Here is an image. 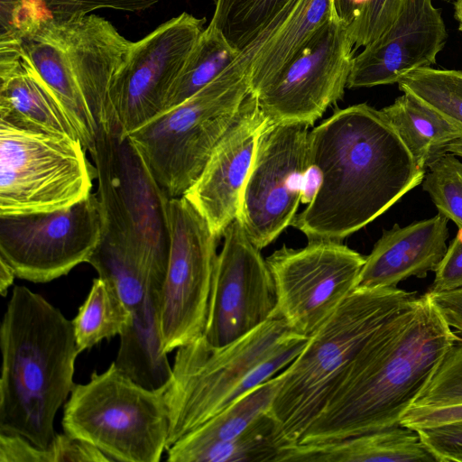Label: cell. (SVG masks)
<instances>
[{
  "label": "cell",
  "mask_w": 462,
  "mask_h": 462,
  "mask_svg": "<svg viewBox=\"0 0 462 462\" xmlns=\"http://www.w3.org/2000/svg\"><path fill=\"white\" fill-rule=\"evenodd\" d=\"M267 123L250 92L236 121L215 147L196 182L184 195L218 239L227 226L236 219L257 141Z\"/></svg>",
  "instance_id": "obj_19"
},
{
  "label": "cell",
  "mask_w": 462,
  "mask_h": 462,
  "mask_svg": "<svg viewBox=\"0 0 462 462\" xmlns=\"http://www.w3.org/2000/svg\"><path fill=\"white\" fill-rule=\"evenodd\" d=\"M282 447L279 424L268 411L235 438L199 450L190 462H275Z\"/></svg>",
  "instance_id": "obj_30"
},
{
  "label": "cell",
  "mask_w": 462,
  "mask_h": 462,
  "mask_svg": "<svg viewBox=\"0 0 462 462\" xmlns=\"http://www.w3.org/2000/svg\"><path fill=\"white\" fill-rule=\"evenodd\" d=\"M354 51L348 25L334 14L280 75L252 93L268 122L313 125L343 97Z\"/></svg>",
  "instance_id": "obj_15"
},
{
  "label": "cell",
  "mask_w": 462,
  "mask_h": 462,
  "mask_svg": "<svg viewBox=\"0 0 462 462\" xmlns=\"http://www.w3.org/2000/svg\"><path fill=\"white\" fill-rule=\"evenodd\" d=\"M61 423L65 433L111 461L158 462L170 429L164 386L148 389L113 362L101 374L94 371L88 383L74 385Z\"/></svg>",
  "instance_id": "obj_8"
},
{
  "label": "cell",
  "mask_w": 462,
  "mask_h": 462,
  "mask_svg": "<svg viewBox=\"0 0 462 462\" xmlns=\"http://www.w3.org/2000/svg\"><path fill=\"white\" fill-rule=\"evenodd\" d=\"M308 164L318 186L291 226L309 240L341 241L421 184L426 171L381 110L337 109L309 134Z\"/></svg>",
  "instance_id": "obj_1"
},
{
  "label": "cell",
  "mask_w": 462,
  "mask_h": 462,
  "mask_svg": "<svg viewBox=\"0 0 462 462\" xmlns=\"http://www.w3.org/2000/svg\"><path fill=\"white\" fill-rule=\"evenodd\" d=\"M0 462H54V452L35 446L25 438L0 433Z\"/></svg>",
  "instance_id": "obj_36"
},
{
  "label": "cell",
  "mask_w": 462,
  "mask_h": 462,
  "mask_svg": "<svg viewBox=\"0 0 462 462\" xmlns=\"http://www.w3.org/2000/svg\"><path fill=\"white\" fill-rule=\"evenodd\" d=\"M282 384L281 373L253 388L168 449L167 461L190 462L199 450L235 438L268 412Z\"/></svg>",
  "instance_id": "obj_25"
},
{
  "label": "cell",
  "mask_w": 462,
  "mask_h": 462,
  "mask_svg": "<svg viewBox=\"0 0 462 462\" xmlns=\"http://www.w3.org/2000/svg\"><path fill=\"white\" fill-rule=\"evenodd\" d=\"M246 50L217 78L180 104L162 111L127 138L169 199L196 182L251 92Z\"/></svg>",
  "instance_id": "obj_7"
},
{
  "label": "cell",
  "mask_w": 462,
  "mask_h": 462,
  "mask_svg": "<svg viewBox=\"0 0 462 462\" xmlns=\"http://www.w3.org/2000/svg\"><path fill=\"white\" fill-rule=\"evenodd\" d=\"M398 87L462 124V70L420 68L403 77Z\"/></svg>",
  "instance_id": "obj_31"
},
{
  "label": "cell",
  "mask_w": 462,
  "mask_h": 462,
  "mask_svg": "<svg viewBox=\"0 0 462 462\" xmlns=\"http://www.w3.org/2000/svg\"><path fill=\"white\" fill-rule=\"evenodd\" d=\"M417 432L437 462H462V422Z\"/></svg>",
  "instance_id": "obj_34"
},
{
  "label": "cell",
  "mask_w": 462,
  "mask_h": 462,
  "mask_svg": "<svg viewBox=\"0 0 462 462\" xmlns=\"http://www.w3.org/2000/svg\"><path fill=\"white\" fill-rule=\"evenodd\" d=\"M457 337L430 293L417 297L369 338L298 443L399 426Z\"/></svg>",
  "instance_id": "obj_2"
},
{
  "label": "cell",
  "mask_w": 462,
  "mask_h": 462,
  "mask_svg": "<svg viewBox=\"0 0 462 462\" xmlns=\"http://www.w3.org/2000/svg\"><path fill=\"white\" fill-rule=\"evenodd\" d=\"M367 0H332L334 14L348 26L359 14Z\"/></svg>",
  "instance_id": "obj_38"
},
{
  "label": "cell",
  "mask_w": 462,
  "mask_h": 462,
  "mask_svg": "<svg viewBox=\"0 0 462 462\" xmlns=\"http://www.w3.org/2000/svg\"><path fill=\"white\" fill-rule=\"evenodd\" d=\"M0 121L79 139L60 101L15 50L5 45H0Z\"/></svg>",
  "instance_id": "obj_21"
},
{
  "label": "cell",
  "mask_w": 462,
  "mask_h": 462,
  "mask_svg": "<svg viewBox=\"0 0 462 462\" xmlns=\"http://www.w3.org/2000/svg\"><path fill=\"white\" fill-rule=\"evenodd\" d=\"M88 263L110 281L131 312L132 321L120 336L116 366L148 389L164 385L172 368L162 351L160 312L168 265L101 238Z\"/></svg>",
  "instance_id": "obj_12"
},
{
  "label": "cell",
  "mask_w": 462,
  "mask_h": 462,
  "mask_svg": "<svg viewBox=\"0 0 462 462\" xmlns=\"http://www.w3.org/2000/svg\"><path fill=\"white\" fill-rule=\"evenodd\" d=\"M0 433L53 441L54 419L75 385L73 322L42 295L14 286L0 328Z\"/></svg>",
  "instance_id": "obj_3"
},
{
  "label": "cell",
  "mask_w": 462,
  "mask_h": 462,
  "mask_svg": "<svg viewBox=\"0 0 462 462\" xmlns=\"http://www.w3.org/2000/svg\"><path fill=\"white\" fill-rule=\"evenodd\" d=\"M15 277L16 274L13 267L0 258V293L3 297L6 296L8 289L13 285Z\"/></svg>",
  "instance_id": "obj_39"
},
{
  "label": "cell",
  "mask_w": 462,
  "mask_h": 462,
  "mask_svg": "<svg viewBox=\"0 0 462 462\" xmlns=\"http://www.w3.org/2000/svg\"><path fill=\"white\" fill-rule=\"evenodd\" d=\"M381 111L424 171L447 152L450 143L462 138V124L411 93L403 92Z\"/></svg>",
  "instance_id": "obj_23"
},
{
  "label": "cell",
  "mask_w": 462,
  "mask_h": 462,
  "mask_svg": "<svg viewBox=\"0 0 462 462\" xmlns=\"http://www.w3.org/2000/svg\"><path fill=\"white\" fill-rule=\"evenodd\" d=\"M454 10V17L458 22V30L462 32V0L455 1Z\"/></svg>",
  "instance_id": "obj_41"
},
{
  "label": "cell",
  "mask_w": 462,
  "mask_h": 462,
  "mask_svg": "<svg viewBox=\"0 0 462 462\" xmlns=\"http://www.w3.org/2000/svg\"><path fill=\"white\" fill-rule=\"evenodd\" d=\"M309 338L276 315L226 346H213L201 336L177 348L171 378L163 385L170 418L167 449L284 370Z\"/></svg>",
  "instance_id": "obj_5"
},
{
  "label": "cell",
  "mask_w": 462,
  "mask_h": 462,
  "mask_svg": "<svg viewBox=\"0 0 462 462\" xmlns=\"http://www.w3.org/2000/svg\"><path fill=\"white\" fill-rule=\"evenodd\" d=\"M131 321V312L116 286L105 278L94 279L89 293L72 319L79 354L104 339L120 337Z\"/></svg>",
  "instance_id": "obj_27"
},
{
  "label": "cell",
  "mask_w": 462,
  "mask_h": 462,
  "mask_svg": "<svg viewBox=\"0 0 462 462\" xmlns=\"http://www.w3.org/2000/svg\"><path fill=\"white\" fill-rule=\"evenodd\" d=\"M365 256L340 241L283 245L266 258L277 296L276 313L296 333L310 337L357 287Z\"/></svg>",
  "instance_id": "obj_13"
},
{
  "label": "cell",
  "mask_w": 462,
  "mask_h": 462,
  "mask_svg": "<svg viewBox=\"0 0 462 462\" xmlns=\"http://www.w3.org/2000/svg\"><path fill=\"white\" fill-rule=\"evenodd\" d=\"M333 15L332 0H300L253 56L248 69L251 92H257L280 75Z\"/></svg>",
  "instance_id": "obj_22"
},
{
  "label": "cell",
  "mask_w": 462,
  "mask_h": 462,
  "mask_svg": "<svg viewBox=\"0 0 462 462\" xmlns=\"http://www.w3.org/2000/svg\"><path fill=\"white\" fill-rule=\"evenodd\" d=\"M132 41L97 14L30 23L0 35L36 72L71 118L89 152L98 130L120 132L111 92Z\"/></svg>",
  "instance_id": "obj_4"
},
{
  "label": "cell",
  "mask_w": 462,
  "mask_h": 462,
  "mask_svg": "<svg viewBox=\"0 0 462 462\" xmlns=\"http://www.w3.org/2000/svg\"><path fill=\"white\" fill-rule=\"evenodd\" d=\"M103 228L97 193L53 211L0 216V258L16 277L48 282L88 263Z\"/></svg>",
  "instance_id": "obj_11"
},
{
  "label": "cell",
  "mask_w": 462,
  "mask_h": 462,
  "mask_svg": "<svg viewBox=\"0 0 462 462\" xmlns=\"http://www.w3.org/2000/svg\"><path fill=\"white\" fill-rule=\"evenodd\" d=\"M448 219L441 214L401 226L383 229L365 256L357 287H397L410 277L435 272L447 251Z\"/></svg>",
  "instance_id": "obj_20"
},
{
  "label": "cell",
  "mask_w": 462,
  "mask_h": 462,
  "mask_svg": "<svg viewBox=\"0 0 462 462\" xmlns=\"http://www.w3.org/2000/svg\"><path fill=\"white\" fill-rule=\"evenodd\" d=\"M205 23V18L183 12L132 42L111 92L123 136L162 111L167 94Z\"/></svg>",
  "instance_id": "obj_16"
},
{
  "label": "cell",
  "mask_w": 462,
  "mask_h": 462,
  "mask_svg": "<svg viewBox=\"0 0 462 462\" xmlns=\"http://www.w3.org/2000/svg\"><path fill=\"white\" fill-rule=\"evenodd\" d=\"M447 40L441 11L431 0H405L390 28L354 57L346 88L398 83L435 64Z\"/></svg>",
  "instance_id": "obj_18"
},
{
  "label": "cell",
  "mask_w": 462,
  "mask_h": 462,
  "mask_svg": "<svg viewBox=\"0 0 462 462\" xmlns=\"http://www.w3.org/2000/svg\"><path fill=\"white\" fill-rule=\"evenodd\" d=\"M430 293L448 325L462 333V288Z\"/></svg>",
  "instance_id": "obj_37"
},
{
  "label": "cell",
  "mask_w": 462,
  "mask_h": 462,
  "mask_svg": "<svg viewBox=\"0 0 462 462\" xmlns=\"http://www.w3.org/2000/svg\"><path fill=\"white\" fill-rule=\"evenodd\" d=\"M439 214L462 228V162L446 152L426 170L421 182Z\"/></svg>",
  "instance_id": "obj_32"
},
{
  "label": "cell",
  "mask_w": 462,
  "mask_h": 462,
  "mask_svg": "<svg viewBox=\"0 0 462 462\" xmlns=\"http://www.w3.org/2000/svg\"><path fill=\"white\" fill-rule=\"evenodd\" d=\"M443 1H451V0H443Z\"/></svg>",
  "instance_id": "obj_42"
},
{
  "label": "cell",
  "mask_w": 462,
  "mask_h": 462,
  "mask_svg": "<svg viewBox=\"0 0 462 462\" xmlns=\"http://www.w3.org/2000/svg\"><path fill=\"white\" fill-rule=\"evenodd\" d=\"M203 337L226 346L278 315L274 282L258 249L237 219L223 233Z\"/></svg>",
  "instance_id": "obj_17"
},
{
  "label": "cell",
  "mask_w": 462,
  "mask_h": 462,
  "mask_svg": "<svg viewBox=\"0 0 462 462\" xmlns=\"http://www.w3.org/2000/svg\"><path fill=\"white\" fill-rule=\"evenodd\" d=\"M170 252L160 312L162 351L201 337L207 322L218 238L184 197L168 206Z\"/></svg>",
  "instance_id": "obj_10"
},
{
  "label": "cell",
  "mask_w": 462,
  "mask_h": 462,
  "mask_svg": "<svg viewBox=\"0 0 462 462\" xmlns=\"http://www.w3.org/2000/svg\"><path fill=\"white\" fill-rule=\"evenodd\" d=\"M416 298L415 291L397 287H356L310 337L281 373L282 384L269 411L283 447L300 441L369 338Z\"/></svg>",
  "instance_id": "obj_6"
},
{
  "label": "cell",
  "mask_w": 462,
  "mask_h": 462,
  "mask_svg": "<svg viewBox=\"0 0 462 462\" xmlns=\"http://www.w3.org/2000/svg\"><path fill=\"white\" fill-rule=\"evenodd\" d=\"M159 0H0V32L16 31L27 23L47 19L67 20L99 9L138 13Z\"/></svg>",
  "instance_id": "obj_28"
},
{
  "label": "cell",
  "mask_w": 462,
  "mask_h": 462,
  "mask_svg": "<svg viewBox=\"0 0 462 462\" xmlns=\"http://www.w3.org/2000/svg\"><path fill=\"white\" fill-rule=\"evenodd\" d=\"M309 128L302 123L268 122L259 135L236 219L260 250L297 214L308 167Z\"/></svg>",
  "instance_id": "obj_14"
},
{
  "label": "cell",
  "mask_w": 462,
  "mask_h": 462,
  "mask_svg": "<svg viewBox=\"0 0 462 462\" xmlns=\"http://www.w3.org/2000/svg\"><path fill=\"white\" fill-rule=\"evenodd\" d=\"M405 0H367L348 26L355 51L365 47L393 23Z\"/></svg>",
  "instance_id": "obj_33"
},
{
  "label": "cell",
  "mask_w": 462,
  "mask_h": 462,
  "mask_svg": "<svg viewBox=\"0 0 462 462\" xmlns=\"http://www.w3.org/2000/svg\"><path fill=\"white\" fill-rule=\"evenodd\" d=\"M462 288V228L452 239L435 270L430 292H442Z\"/></svg>",
  "instance_id": "obj_35"
},
{
  "label": "cell",
  "mask_w": 462,
  "mask_h": 462,
  "mask_svg": "<svg viewBox=\"0 0 462 462\" xmlns=\"http://www.w3.org/2000/svg\"><path fill=\"white\" fill-rule=\"evenodd\" d=\"M447 152H451L457 156L462 157V138L450 143L447 146Z\"/></svg>",
  "instance_id": "obj_40"
},
{
  "label": "cell",
  "mask_w": 462,
  "mask_h": 462,
  "mask_svg": "<svg viewBox=\"0 0 462 462\" xmlns=\"http://www.w3.org/2000/svg\"><path fill=\"white\" fill-rule=\"evenodd\" d=\"M292 0H216L208 23L236 51L251 48Z\"/></svg>",
  "instance_id": "obj_29"
},
{
  "label": "cell",
  "mask_w": 462,
  "mask_h": 462,
  "mask_svg": "<svg viewBox=\"0 0 462 462\" xmlns=\"http://www.w3.org/2000/svg\"><path fill=\"white\" fill-rule=\"evenodd\" d=\"M241 53L219 32L208 25L175 78L162 111L180 104L203 88L232 65Z\"/></svg>",
  "instance_id": "obj_26"
},
{
  "label": "cell",
  "mask_w": 462,
  "mask_h": 462,
  "mask_svg": "<svg viewBox=\"0 0 462 462\" xmlns=\"http://www.w3.org/2000/svg\"><path fill=\"white\" fill-rule=\"evenodd\" d=\"M462 422V337H457L419 393L400 425L413 430Z\"/></svg>",
  "instance_id": "obj_24"
},
{
  "label": "cell",
  "mask_w": 462,
  "mask_h": 462,
  "mask_svg": "<svg viewBox=\"0 0 462 462\" xmlns=\"http://www.w3.org/2000/svg\"><path fill=\"white\" fill-rule=\"evenodd\" d=\"M79 138L0 121V216L53 211L92 192L97 169Z\"/></svg>",
  "instance_id": "obj_9"
}]
</instances>
